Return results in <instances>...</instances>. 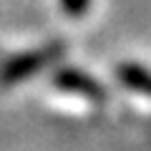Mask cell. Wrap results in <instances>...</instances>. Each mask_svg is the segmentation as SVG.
<instances>
[{
  "label": "cell",
  "mask_w": 151,
  "mask_h": 151,
  "mask_svg": "<svg viewBox=\"0 0 151 151\" xmlns=\"http://www.w3.org/2000/svg\"><path fill=\"white\" fill-rule=\"evenodd\" d=\"M60 53H63V43H50V45H45V48L13 55V58L5 60L3 68H0V86H15V83L35 76L38 70H43L48 63L58 60Z\"/></svg>",
  "instance_id": "obj_1"
},
{
  "label": "cell",
  "mask_w": 151,
  "mask_h": 151,
  "mask_svg": "<svg viewBox=\"0 0 151 151\" xmlns=\"http://www.w3.org/2000/svg\"><path fill=\"white\" fill-rule=\"evenodd\" d=\"M53 83L65 93H76V96H83L88 101H103L106 91L101 88V83L93 81L91 76H86L78 68H60L53 76Z\"/></svg>",
  "instance_id": "obj_2"
},
{
  "label": "cell",
  "mask_w": 151,
  "mask_h": 151,
  "mask_svg": "<svg viewBox=\"0 0 151 151\" xmlns=\"http://www.w3.org/2000/svg\"><path fill=\"white\" fill-rule=\"evenodd\" d=\"M119 78L131 91H139L151 98V73L146 68H141L136 63H124V65H119Z\"/></svg>",
  "instance_id": "obj_3"
},
{
  "label": "cell",
  "mask_w": 151,
  "mask_h": 151,
  "mask_svg": "<svg viewBox=\"0 0 151 151\" xmlns=\"http://www.w3.org/2000/svg\"><path fill=\"white\" fill-rule=\"evenodd\" d=\"M60 3H63V10L73 18H81L88 10V0H60Z\"/></svg>",
  "instance_id": "obj_4"
}]
</instances>
